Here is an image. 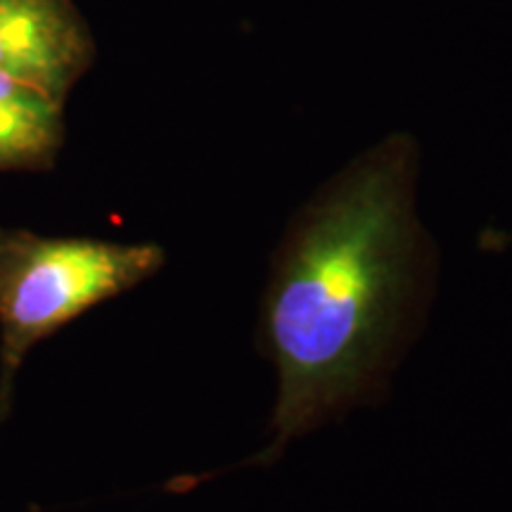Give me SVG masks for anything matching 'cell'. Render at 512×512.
Listing matches in <instances>:
<instances>
[{
	"instance_id": "277c9868",
	"label": "cell",
	"mask_w": 512,
	"mask_h": 512,
	"mask_svg": "<svg viewBox=\"0 0 512 512\" xmlns=\"http://www.w3.org/2000/svg\"><path fill=\"white\" fill-rule=\"evenodd\" d=\"M64 145V102L0 74V174L53 169Z\"/></svg>"
},
{
	"instance_id": "7a4b0ae2",
	"label": "cell",
	"mask_w": 512,
	"mask_h": 512,
	"mask_svg": "<svg viewBox=\"0 0 512 512\" xmlns=\"http://www.w3.org/2000/svg\"><path fill=\"white\" fill-rule=\"evenodd\" d=\"M164 247L0 228V420L29 351L162 271Z\"/></svg>"
},
{
	"instance_id": "3957f363",
	"label": "cell",
	"mask_w": 512,
	"mask_h": 512,
	"mask_svg": "<svg viewBox=\"0 0 512 512\" xmlns=\"http://www.w3.org/2000/svg\"><path fill=\"white\" fill-rule=\"evenodd\" d=\"M93 62V34L74 0H0V74L67 102Z\"/></svg>"
},
{
	"instance_id": "6da1fadb",
	"label": "cell",
	"mask_w": 512,
	"mask_h": 512,
	"mask_svg": "<svg viewBox=\"0 0 512 512\" xmlns=\"http://www.w3.org/2000/svg\"><path fill=\"white\" fill-rule=\"evenodd\" d=\"M418 178V140L389 133L287 221L256 320L278 387L254 463L271 465L294 441L380 401L425 328L439 264Z\"/></svg>"
}]
</instances>
